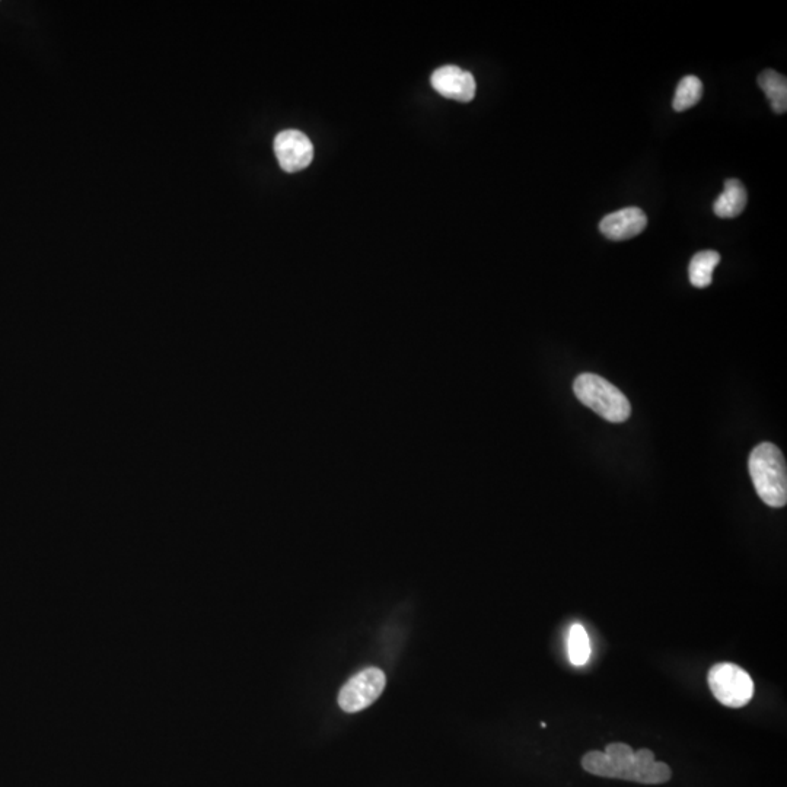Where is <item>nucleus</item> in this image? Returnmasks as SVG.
I'll return each instance as SVG.
<instances>
[{
  "label": "nucleus",
  "mask_w": 787,
  "mask_h": 787,
  "mask_svg": "<svg viewBox=\"0 0 787 787\" xmlns=\"http://www.w3.org/2000/svg\"><path fill=\"white\" fill-rule=\"evenodd\" d=\"M582 767L594 776L627 780L642 785H664L672 776L668 764L656 761L651 750L642 748L634 751L623 742L607 745L604 753L591 751L583 755Z\"/></svg>",
  "instance_id": "f257e3e1"
},
{
  "label": "nucleus",
  "mask_w": 787,
  "mask_h": 787,
  "mask_svg": "<svg viewBox=\"0 0 787 787\" xmlns=\"http://www.w3.org/2000/svg\"><path fill=\"white\" fill-rule=\"evenodd\" d=\"M748 467L758 497L771 508L786 506L787 470L782 451L769 442L755 446Z\"/></svg>",
  "instance_id": "f03ea898"
},
{
  "label": "nucleus",
  "mask_w": 787,
  "mask_h": 787,
  "mask_svg": "<svg viewBox=\"0 0 787 787\" xmlns=\"http://www.w3.org/2000/svg\"><path fill=\"white\" fill-rule=\"evenodd\" d=\"M573 391L583 406L594 410L608 422L623 423L632 414V406L626 395L599 375H579L573 384Z\"/></svg>",
  "instance_id": "7ed1b4c3"
},
{
  "label": "nucleus",
  "mask_w": 787,
  "mask_h": 787,
  "mask_svg": "<svg viewBox=\"0 0 787 787\" xmlns=\"http://www.w3.org/2000/svg\"><path fill=\"white\" fill-rule=\"evenodd\" d=\"M710 691L718 702L731 709L747 706L754 696V681L747 671L735 664H716L707 675Z\"/></svg>",
  "instance_id": "20e7f679"
},
{
  "label": "nucleus",
  "mask_w": 787,
  "mask_h": 787,
  "mask_svg": "<svg viewBox=\"0 0 787 787\" xmlns=\"http://www.w3.org/2000/svg\"><path fill=\"white\" fill-rule=\"evenodd\" d=\"M387 678L379 668H366L353 675L343 685L339 694V706L343 712L358 713L377 702L384 691Z\"/></svg>",
  "instance_id": "39448f33"
},
{
  "label": "nucleus",
  "mask_w": 787,
  "mask_h": 787,
  "mask_svg": "<svg viewBox=\"0 0 787 787\" xmlns=\"http://www.w3.org/2000/svg\"><path fill=\"white\" fill-rule=\"evenodd\" d=\"M274 154L286 172L305 170L314 159L311 140L299 130H285L274 139Z\"/></svg>",
  "instance_id": "423d86ee"
},
{
  "label": "nucleus",
  "mask_w": 787,
  "mask_h": 787,
  "mask_svg": "<svg viewBox=\"0 0 787 787\" xmlns=\"http://www.w3.org/2000/svg\"><path fill=\"white\" fill-rule=\"evenodd\" d=\"M430 82L433 89L448 100L470 103L476 97V79L470 72L458 66L449 65L436 69Z\"/></svg>",
  "instance_id": "0eeeda50"
},
{
  "label": "nucleus",
  "mask_w": 787,
  "mask_h": 787,
  "mask_svg": "<svg viewBox=\"0 0 787 787\" xmlns=\"http://www.w3.org/2000/svg\"><path fill=\"white\" fill-rule=\"evenodd\" d=\"M648 216L639 207H627L605 216L599 223V231L611 241H626L645 231Z\"/></svg>",
  "instance_id": "6e6552de"
},
{
  "label": "nucleus",
  "mask_w": 787,
  "mask_h": 787,
  "mask_svg": "<svg viewBox=\"0 0 787 787\" xmlns=\"http://www.w3.org/2000/svg\"><path fill=\"white\" fill-rule=\"evenodd\" d=\"M748 203V194L744 184L736 178L726 181L725 190L720 194L713 210L722 219H732L744 212Z\"/></svg>",
  "instance_id": "1a4fd4ad"
},
{
  "label": "nucleus",
  "mask_w": 787,
  "mask_h": 787,
  "mask_svg": "<svg viewBox=\"0 0 787 787\" xmlns=\"http://www.w3.org/2000/svg\"><path fill=\"white\" fill-rule=\"evenodd\" d=\"M758 85L766 94L767 100L777 114L786 113L787 110V79L776 70H764L758 76Z\"/></svg>",
  "instance_id": "9d476101"
},
{
  "label": "nucleus",
  "mask_w": 787,
  "mask_h": 787,
  "mask_svg": "<svg viewBox=\"0 0 787 787\" xmlns=\"http://www.w3.org/2000/svg\"><path fill=\"white\" fill-rule=\"evenodd\" d=\"M719 263L720 254L718 251L706 250L697 253L696 256L691 258L690 267H688L691 285L700 289L712 285L713 272H715Z\"/></svg>",
  "instance_id": "9b49d317"
},
{
  "label": "nucleus",
  "mask_w": 787,
  "mask_h": 787,
  "mask_svg": "<svg viewBox=\"0 0 787 787\" xmlns=\"http://www.w3.org/2000/svg\"><path fill=\"white\" fill-rule=\"evenodd\" d=\"M703 97V84L697 76L688 75L681 79L677 89H675L674 101L672 107L675 111L688 110L694 107Z\"/></svg>",
  "instance_id": "f8f14e48"
},
{
  "label": "nucleus",
  "mask_w": 787,
  "mask_h": 787,
  "mask_svg": "<svg viewBox=\"0 0 787 787\" xmlns=\"http://www.w3.org/2000/svg\"><path fill=\"white\" fill-rule=\"evenodd\" d=\"M567 652H569L570 662L576 667H582L588 662L589 656H591V642H589L588 633L581 624H573L570 627Z\"/></svg>",
  "instance_id": "ddd939ff"
}]
</instances>
